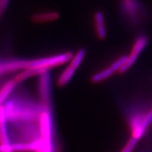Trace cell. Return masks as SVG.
<instances>
[{
  "mask_svg": "<svg viewBox=\"0 0 152 152\" xmlns=\"http://www.w3.org/2000/svg\"><path fill=\"white\" fill-rule=\"evenodd\" d=\"M120 13L125 21L132 27L140 26L146 16L144 9L140 0H121Z\"/></svg>",
  "mask_w": 152,
  "mask_h": 152,
  "instance_id": "cell-1",
  "label": "cell"
},
{
  "mask_svg": "<svg viewBox=\"0 0 152 152\" xmlns=\"http://www.w3.org/2000/svg\"><path fill=\"white\" fill-rule=\"evenodd\" d=\"M86 55V50L84 48L80 49L75 54H73L71 58L68 63V66L63 70L57 78V85L64 87L67 85L73 79L76 71L83 64Z\"/></svg>",
  "mask_w": 152,
  "mask_h": 152,
  "instance_id": "cell-2",
  "label": "cell"
},
{
  "mask_svg": "<svg viewBox=\"0 0 152 152\" xmlns=\"http://www.w3.org/2000/svg\"><path fill=\"white\" fill-rule=\"evenodd\" d=\"M149 37L145 34L139 35L135 38L134 42H133L130 53L127 55L126 61L121 69L120 70V74L126 73L128 70H130L132 67V66L137 62L139 57L147 47L149 44Z\"/></svg>",
  "mask_w": 152,
  "mask_h": 152,
  "instance_id": "cell-3",
  "label": "cell"
},
{
  "mask_svg": "<svg viewBox=\"0 0 152 152\" xmlns=\"http://www.w3.org/2000/svg\"><path fill=\"white\" fill-rule=\"evenodd\" d=\"M127 55L120 56L115 59L113 63L109 64L107 67L101 70L100 71L94 73L91 77V81L93 83H99L108 80L115 73H119L120 70L121 69L123 64L126 61Z\"/></svg>",
  "mask_w": 152,
  "mask_h": 152,
  "instance_id": "cell-4",
  "label": "cell"
},
{
  "mask_svg": "<svg viewBox=\"0 0 152 152\" xmlns=\"http://www.w3.org/2000/svg\"><path fill=\"white\" fill-rule=\"evenodd\" d=\"M42 149L41 139L33 142H16L11 144V152H40Z\"/></svg>",
  "mask_w": 152,
  "mask_h": 152,
  "instance_id": "cell-5",
  "label": "cell"
},
{
  "mask_svg": "<svg viewBox=\"0 0 152 152\" xmlns=\"http://www.w3.org/2000/svg\"><path fill=\"white\" fill-rule=\"evenodd\" d=\"M11 144L7 128V119L5 109L4 106H1L0 107V144L5 147L9 152H11Z\"/></svg>",
  "mask_w": 152,
  "mask_h": 152,
  "instance_id": "cell-6",
  "label": "cell"
},
{
  "mask_svg": "<svg viewBox=\"0 0 152 152\" xmlns=\"http://www.w3.org/2000/svg\"><path fill=\"white\" fill-rule=\"evenodd\" d=\"M93 22H94V27L95 33L96 37L100 40H103L106 39L107 35L106 31V26L104 15L102 11H97L94 13L93 17Z\"/></svg>",
  "mask_w": 152,
  "mask_h": 152,
  "instance_id": "cell-7",
  "label": "cell"
},
{
  "mask_svg": "<svg viewBox=\"0 0 152 152\" xmlns=\"http://www.w3.org/2000/svg\"><path fill=\"white\" fill-rule=\"evenodd\" d=\"M152 123V106L149 108V110H148L147 114H146L145 117L142 121V124L140 125V128L137 132L132 134V137H133L136 140H139L141 139L142 137L144 135L145 132H147L148 128H149L150 125H151Z\"/></svg>",
  "mask_w": 152,
  "mask_h": 152,
  "instance_id": "cell-8",
  "label": "cell"
},
{
  "mask_svg": "<svg viewBox=\"0 0 152 152\" xmlns=\"http://www.w3.org/2000/svg\"><path fill=\"white\" fill-rule=\"evenodd\" d=\"M60 17V14L57 11H50V12L42 13L37 14L35 16V20L37 22H52L56 20Z\"/></svg>",
  "mask_w": 152,
  "mask_h": 152,
  "instance_id": "cell-9",
  "label": "cell"
},
{
  "mask_svg": "<svg viewBox=\"0 0 152 152\" xmlns=\"http://www.w3.org/2000/svg\"><path fill=\"white\" fill-rule=\"evenodd\" d=\"M16 85V82L11 81L10 83H7L0 91V107L3 106V103L14 90Z\"/></svg>",
  "mask_w": 152,
  "mask_h": 152,
  "instance_id": "cell-10",
  "label": "cell"
},
{
  "mask_svg": "<svg viewBox=\"0 0 152 152\" xmlns=\"http://www.w3.org/2000/svg\"><path fill=\"white\" fill-rule=\"evenodd\" d=\"M138 142L139 141L136 140L135 139L130 137L129 141L127 142L125 147H123V149L121 150V152H132L133 150L134 149V148L137 146V144Z\"/></svg>",
  "mask_w": 152,
  "mask_h": 152,
  "instance_id": "cell-11",
  "label": "cell"
},
{
  "mask_svg": "<svg viewBox=\"0 0 152 152\" xmlns=\"http://www.w3.org/2000/svg\"><path fill=\"white\" fill-rule=\"evenodd\" d=\"M0 152H7V150L5 149V148L3 146H1V144H0Z\"/></svg>",
  "mask_w": 152,
  "mask_h": 152,
  "instance_id": "cell-12",
  "label": "cell"
}]
</instances>
